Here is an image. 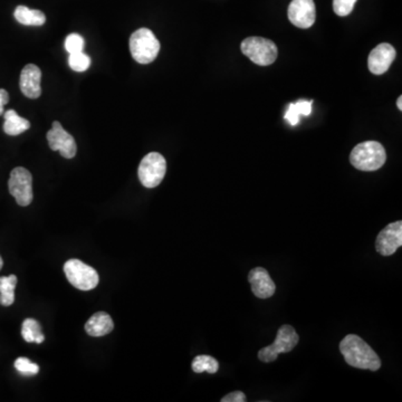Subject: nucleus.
<instances>
[{"instance_id": "obj_19", "label": "nucleus", "mask_w": 402, "mask_h": 402, "mask_svg": "<svg viewBox=\"0 0 402 402\" xmlns=\"http://www.w3.org/2000/svg\"><path fill=\"white\" fill-rule=\"evenodd\" d=\"M22 335L26 342L43 343L45 341V335L42 332V326L34 319H26L22 326Z\"/></svg>"}, {"instance_id": "obj_11", "label": "nucleus", "mask_w": 402, "mask_h": 402, "mask_svg": "<svg viewBox=\"0 0 402 402\" xmlns=\"http://www.w3.org/2000/svg\"><path fill=\"white\" fill-rule=\"evenodd\" d=\"M402 245V221L390 224L380 231L376 242V249L383 256L394 255Z\"/></svg>"}, {"instance_id": "obj_6", "label": "nucleus", "mask_w": 402, "mask_h": 402, "mask_svg": "<svg viewBox=\"0 0 402 402\" xmlns=\"http://www.w3.org/2000/svg\"><path fill=\"white\" fill-rule=\"evenodd\" d=\"M299 341H300V337H299V334L296 333L293 326H280L278 328V331H277L274 343L260 350L258 359L262 362H274L280 353L291 352L296 346Z\"/></svg>"}, {"instance_id": "obj_16", "label": "nucleus", "mask_w": 402, "mask_h": 402, "mask_svg": "<svg viewBox=\"0 0 402 402\" xmlns=\"http://www.w3.org/2000/svg\"><path fill=\"white\" fill-rule=\"evenodd\" d=\"M5 123H3V131L8 135L16 137L24 133L31 128V123L24 117H19L15 110H8L3 113Z\"/></svg>"}, {"instance_id": "obj_21", "label": "nucleus", "mask_w": 402, "mask_h": 402, "mask_svg": "<svg viewBox=\"0 0 402 402\" xmlns=\"http://www.w3.org/2000/svg\"><path fill=\"white\" fill-rule=\"evenodd\" d=\"M69 67L73 71L82 73V72L87 71L90 69L91 58H90L89 55H86L83 51H80V53L69 54Z\"/></svg>"}, {"instance_id": "obj_5", "label": "nucleus", "mask_w": 402, "mask_h": 402, "mask_svg": "<svg viewBox=\"0 0 402 402\" xmlns=\"http://www.w3.org/2000/svg\"><path fill=\"white\" fill-rule=\"evenodd\" d=\"M64 273L72 285L80 291H92L100 282L94 268L80 260H67L64 264Z\"/></svg>"}, {"instance_id": "obj_1", "label": "nucleus", "mask_w": 402, "mask_h": 402, "mask_svg": "<svg viewBox=\"0 0 402 402\" xmlns=\"http://www.w3.org/2000/svg\"><path fill=\"white\" fill-rule=\"evenodd\" d=\"M340 351L345 362L353 368L378 371L381 368V360L368 343L355 334H349L340 343Z\"/></svg>"}, {"instance_id": "obj_9", "label": "nucleus", "mask_w": 402, "mask_h": 402, "mask_svg": "<svg viewBox=\"0 0 402 402\" xmlns=\"http://www.w3.org/2000/svg\"><path fill=\"white\" fill-rule=\"evenodd\" d=\"M46 137L49 141V148L54 151H60L62 157L72 159L76 156L77 148L74 137L64 130L58 121L53 122V128L47 132Z\"/></svg>"}, {"instance_id": "obj_24", "label": "nucleus", "mask_w": 402, "mask_h": 402, "mask_svg": "<svg viewBox=\"0 0 402 402\" xmlns=\"http://www.w3.org/2000/svg\"><path fill=\"white\" fill-rule=\"evenodd\" d=\"M355 3L357 0H333L334 12L341 17L348 16L353 10Z\"/></svg>"}, {"instance_id": "obj_17", "label": "nucleus", "mask_w": 402, "mask_h": 402, "mask_svg": "<svg viewBox=\"0 0 402 402\" xmlns=\"http://www.w3.org/2000/svg\"><path fill=\"white\" fill-rule=\"evenodd\" d=\"M14 16L18 23L25 26H43L46 22L43 12L25 6H18L15 10Z\"/></svg>"}, {"instance_id": "obj_8", "label": "nucleus", "mask_w": 402, "mask_h": 402, "mask_svg": "<svg viewBox=\"0 0 402 402\" xmlns=\"http://www.w3.org/2000/svg\"><path fill=\"white\" fill-rule=\"evenodd\" d=\"M9 192L16 199L18 205L26 207L32 203L33 198V177L32 174L23 168L18 167L12 170L8 181Z\"/></svg>"}, {"instance_id": "obj_28", "label": "nucleus", "mask_w": 402, "mask_h": 402, "mask_svg": "<svg viewBox=\"0 0 402 402\" xmlns=\"http://www.w3.org/2000/svg\"><path fill=\"white\" fill-rule=\"evenodd\" d=\"M8 102V92H7L6 90L0 89V115H3V113H5V109H3V106H6L7 103Z\"/></svg>"}, {"instance_id": "obj_7", "label": "nucleus", "mask_w": 402, "mask_h": 402, "mask_svg": "<svg viewBox=\"0 0 402 402\" xmlns=\"http://www.w3.org/2000/svg\"><path fill=\"white\" fill-rule=\"evenodd\" d=\"M167 162L162 154L151 152L141 161L137 174L146 188H156L166 176Z\"/></svg>"}, {"instance_id": "obj_20", "label": "nucleus", "mask_w": 402, "mask_h": 402, "mask_svg": "<svg viewBox=\"0 0 402 402\" xmlns=\"http://www.w3.org/2000/svg\"><path fill=\"white\" fill-rule=\"evenodd\" d=\"M192 368L196 374L208 372V374H214L219 370V363L215 358L201 354V355L194 358L192 363Z\"/></svg>"}, {"instance_id": "obj_4", "label": "nucleus", "mask_w": 402, "mask_h": 402, "mask_svg": "<svg viewBox=\"0 0 402 402\" xmlns=\"http://www.w3.org/2000/svg\"><path fill=\"white\" fill-rule=\"evenodd\" d=\"M240 49H242L243 54L256 65H271L278 56L277 46L267 38H245Z\"/></svg>"}, {"instance_id": "obj_22", "label": "nucleus", "mask_w": 402, "mask_h": 402, "mask_svg": "<svg viewBox=\"0 0 402 402\" xmlns=\"http://www.w3.org/2000/svg\"><path fill=\"white\" fill-rule=\"evenodd\" d=\"M15 368L22 376L25 377H33L40 372V367L36 363L32 362L27 358H18L15 361Z\"/></svg>"}, {"instance_id": "obj_29", "label": "nucleus", "mask_w": 402, "mask_h": 402, "mask_svg": "<svg viewBox=\"0 0 402 402\" xmlns=\"http://www.w3.org/2000/svg\"><path fill=\"white\" fill-rule=\"evenodd\" d=\"M396 106L399 108L400 111L402 110V97H399L398 101H396Z\"/></svg>"}, {"instance_id": "obj_30", "label": "nucleus", "mask_w": 402, "mask_h": 402, "mask_svg": "<svg viewBox=\"0 0 402 402\" xmlns=\"http://www.w3.org/2000/svg\"><path fill=\"white\" fill-rule=\"evenodd\" d=\"M3 258H1V257H0V269H1V268H3Z\"/></svg>"}, {"instance_id": "obj_2", "label": "nucleus", "mask_w": 402, "mask_h": 402, "mask_svg": "<svg viewBox=\"0 0 402 402\" xmlns=\"http://www.w3.org/2000/svg\"><path fill=\"white\" fill-rule=\"evenodd\" d=\"M385 148L376 141L360 143L350 154L352 166L361 171H376L385 165Z\"/></svg>"}, {"instance_id": "obj_12", "label": "nucleus", "mask_w": 402, "mask_h": 402, "mask_svg": "<svg viewBox=\"0 0 402 402\" xmlns=\"http://www.w3.org/2000/svg\"><path fill=\"white\" fill-rule=\"evenodd\" d=\"M396 56V49L390 44H380L369 55V69L374 75L385 74Z\"/></svg>"}, {"instance_id": "obj_26", "label": "nucleus", "mask_w": 402, "mask_h": 402, "mask_svg": "<svg viewBox=\"0 0 402 402\" xmlns=\"http://www.w3.org/2000/svg\"><path fill=\"white\" fill-rule=\"evenodd\" d=\"M294 106L296 108L300 115H311L312 101H299L297 103H294Z\"/></svg>"}, {"instance_id": "obj_27", "label": "nucleus", "mask_w": 402, "mask_h": 402, "mask_svg": "<svg viewBox=\"0 0 402 402\" xmlns=\"http://www.w3.org/2000/svg\"><path fill=\"white\" fill-rule=\"evenodd\" d=\"M247 400L246 394L242 391H234L231 394H227L221 399V402H245Z\"/></svg>"}, {"instance_id": "obj_3", "label": "nucleus", "mask_w": 402, "mask_h": 402, "mask_svg": "<svg viewBox=\"0 0 402 402\" xmlns=\"http://www.w3.org/2000/svg\"><path fill=\"white\" fill-rule=\"evenodd\" d=\"M130 51L137 63L150 64L157 58L160 43L153 33L148 28L137 29L130 37Z\"/></svg>"}, {"instance_id": "obj_15", "label": "nucleus", "mask_w": 402, "mask_h": 402, "mask_svg": "<svg viewBox=\"0 0 402 402\" xmlns=\"http://www.w3.org/2000/svg\"><path fill=\"white\" fill-rule=\"evenodd\" d=\"M113 328H115L113 319L106 312H97L90 317L85 324L86 333L95 337H104L106 334L111 333Z\"/></svg>"}, {"instance_id": "obj_14", "label": "nucleus", "mask_w": 402, "mask_h": 402, "mask_svg": "<svg viewBox=\"0 0 402 402\" xmlns=\"http://www.w3.org/2000/svg\"><path fill=\"white\" fill-rule=\"evenodd\" d=\"M40 80H42V72L40 67L34 64H27L20 74V91L23 92V94L28 99H32V100L38 99L42 94Z\"/></svg>"}, {"instance_id": "obj_13", "label": "nucleus", "mask_w": 402, "mask_h": 402, "mask_svg": "<svg viewBox=\"0 0 402 402\" xmlns=\"http://www.w3.org/2000/svg\"><path fill=\"white\" fill-rule=\"evenodd\" d=\"M249 280L255 296L266 300L273 296L276 291L275 283L265 268L256 267L249 271Z\"/></svg>"}, {"instance_id": "obj_23", "label": "nucleus", "mask_w": 402, "mask_h": 402, "mask_svg": "<svg viewBox=\"0 0 402 402\" xmlns=\"http://www.w3.org/2000/svg\"><path fill=\"white\" fill-rule=\"evenodd\" d=\"M84 45H85V42H84V38L81 35L71 34L66 37L65 49L69 54L83 51Z\"/></svg>"}, {"instance_id": "obj_25", "label": "nucleus", "mask_w": 402, "mask_h": 402, "mask_svg": "<svg viewBox=\"0 0 402 402\" xmlns=\"http://www.w3.org/2000/svg\"><path fill=\"white\" fill-rule=\"evenodd\" d=\"M285 119L291 126H296L300 122V113L297 112L296 108L294 104L288 106L287 111L285 113Z\"/></svg>"}, {"instance_id": "obj_18", "label": "nucleus", "mask_w": 402, "mask_h": 402, "mask_svg": "<svg viewBox=\"0 0 402 402\" xmlns=\"http://www.w3.org/2000/svg\"><path fill=\"white\" fill-rule=\"evenodd\" d=\"M17 276L0 277V304L3 306H10L15 302V288L17 285Z\"/></svg>"}, {"instance_id": "obj_10", "label": "nucleus", "mask_w": 402, "mask_h": 402, "mask_svg": "<svg viewBox=\"0 0 402 402\" xmlns=\"http://www.w3.org/2000/svg\"><path fill=\"white\" fill-rule=\"evenodd\" d=\"M317 9L313 0H293L288 6V19L299 28H310L315 23Z\"/></svg>"}]
</instances>
